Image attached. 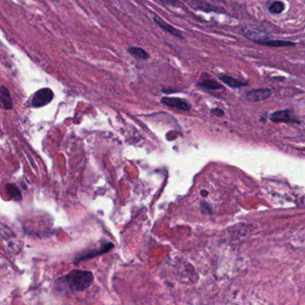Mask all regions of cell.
<instances>
[{"instance_id": "1", "label": "cell", "mask_w": 305, "mask_h": 305, "mask_svg": "<svg viewBox=\"0 0 305 305\" xmlns=\"http://www.w3.org/2000/svg\"><path fill=\"white\" fill-rule=\"evenodd\" d=\"M63 279L70 290L81 292L90 287L93 281V275L85 270H73Z\"/></svg>"}, {"instance_id": "2", "label": "cell", "mask_w": 305, "mask_h": 305, "mask_svg": "<svg viewBox=\"0 0 305 305\" xmlns=\"http://www.w3.org/2000/svg\"><path fill=\"white\" fill-rule=\"evenodd\" d=\"M54 98V92L50 88H43L37 90L31 99V104L34 108H41L52 101Z\"/></svg>"}, {"instance_id": "3", "label": "cell", "mask_w": 305, "mask_h": 305, "mask_svg": "<svg viewBox=\"0 0 305 305\" xmlns=\"http://www.w3.org/2000/svg\"><path fill=\"white\" fill-rule=\"evenodd\" d=\"M160 102L164 105H166L167 107L177 108L180 110H185L186 111V110L191 109V105L188 101L184 99H180V98L164 97L160 99Z\"/></svg>"}, {"instance_id": "4", "label": "cell", "mask_w": 305, "mask_h": 305, "mask_svg": "<svg viewBox=\"0 0 305 305\" xmlns=\"http://www.w3.org/2000/svg\"><path fill=\"white\" fill-rule=\"evenodd\" d=\"M270 120L275 123H291V124L300 123L298 118L295 117L290 110H281L274 112L270 116Z\"/></svg>"}, {"instance_id": "5", "label": "cell", "mask_w": 305, "mask_h": 305, "mask_svg": "<svg viewBox=\"0 0 305 305\" xmlns=\"http://www.w3.org/2000/svg\"><path fill=\"white\" fill-rule=\"evenodd\" d=\"M242 32L247 39L260 45L269 40V34L260 30H244Z\"/></svg>"}, {"instance_id": "6", "label": "cell", "mask_w": 305, "mask_h": 305, "mask_svg": "<svg viewBox=\"0 0 305 305\" xmlns=\"http://www.w3.org/2000/svg\"><path fill=\"white\" fill-rule=\"evenodd\" d=\"M272 95V90L269 89H259V90H251L246 93V99L249 101L258 102L265 99H269Z\"/></svg>"}, {"instance_id": "7", "label": "cell", "mask_w": 305, "mask_h": 305, "mask_svg": "<svg viewBox=\"0 0 305 305\" xmlns=\"http://www.w3.org/2000/svg\"><path fill=\"white\" fill-rule=\"evenodd\" d=\"M153 20H154V22L155 23L157 24L158 27L162 29L163 31H165V32H168V33H170L172 35H174V36L176 37V38H178V39H184V37H183V34L181 33L179 30H177V29H175V27H173L172 25L170 24H168V23H166L165 21H163L160 17H158L157 15H155V16H153Z\"/></svg>"}, {"instance_id": "8", "label": "cell", "mask_w": 305, "mask_h": 305, "mask_svg": "<svg viewBox=\"0 0 305 305\" xmlns=\"http://www.w3.org/2000/svg\"><path fill=\"white\" fill-rule=\"evenodd\" d=\"M113 247H114V244L111 242H108L107 244H105L103 247H101L99 250H94V251H90V252L85 253L83 255L78 256L76 259L75 260V264H77L79 261H81V260H89V259H91V258L96 257V256L103 254L105 252L111 250Z\"/></svg>"}, {"instance_id": "9", "label": "cell", "mask_w": 305, "mask_h": 305, "mask_svg": "<svg viewBox=\"0 0 305 305\" xmlns=\"http://www.w3.org/2000/svg\"><path fill=\"white\" fill-rule=\"evenodd\" d=\"M219 79L222 82H224L225 84L233 88V89H237V88H242L244 86H247L249 83L247 81H239L237 79H234L233 77L229 76L227 75H219Z\"/></svg>"}, {"instance_id": "10", "label": "cell", "mask_w": 305, "mask_h": 305, "mask_svg": "<svg viewBox=\"0 0 305 305\" xmlns=\"http://www.w3.org/2000/svg\"><path fill=\"white\" fill-rule=\"evenodd\" d=\"M0 99L2 102V106L5 109H11L13 108V102L10 96L8 89L5 86L2 85L0 88Z\"/></svg>"}, {"instance_id": "11", "label": "cell", "mask_w": 305, "mask_h": 305, "mask_svg": "<svg viewBox=\"0 0 305 305\" xmlns=\"http://www.w3.org/2000/svg\"><path fill=\"white\" fill-rule=\"evenodd\" d=\"M198 86L202 87L203 89L210 90H220L223 88V86L220 82L213 80V79H204L198 83Z\"/></svg>"}, {"instance_id": "12", "label": "cell", "mask_w": 305, "mask_h": 305, "mask_svg": "<svg viewBox=\"0 0 305 305\" xmlns=\"http://www.w3.org/2000/svg\"><path fill=\"white\" fill-rule=\"evenodd\" d=\"M127 51L133 57H135L136 59H141V60H147L150 58V55L147 53V51L144 50V49H142V48H139V47H129L127 49Z\"/></svg>"}, {"instance_id": "13", "label": "cell", "mask_w": 305, "mask_h": 305, "mask_svg": "<svg viewBox=\"0 0 305 305\" xmlns=\"http://www.w3.org/2000/svg\"><path fill=\"white\" fill-rule=\"evenodd\" d=\"M284 10H285V4L283 3L282 1H279V0L274 1L273 3H271L269 5V11L270 14H281Z\"/></svg>"}, {"instance_id": "14", "label": "cell", "mask_w": 305, "mask_h": 305, "mask_svg": "<svg viewBox=\"0 0 305 305\" xmlns=\"http://www.w3.org/2000/svg\"><path fill=\"white\" fill-rule=\"evenodd\" d=\"M262 45L269 46V47H294L296 46L295 42L287 41H276V40H269L264 42Z\"/></svg>"}, {"instance_id": "15", "label": "cell", "mask_w": 305, "mask_h": 305, "mask_svg": "<svg viewBox=\"0 0 305 305\" xmlns=\"http://www.w3.org/2000/svg\"><path fill=\"white\" fill-rule=\"evenodd\" d=\"M6 190L9 193L10 196L12 198H14L15 201H20L21 198H22V194L20 193L19 189L13 184H8L6 185Z\"/></svg>"}, {"instance_id": "16", "label": "cell", "mask_w": 305, "mask_h": 305, "mask_svg": "<svg viewBox=\"0 0 305 305\" xmlns=\"http://www.w3.org/2000/svg\"><path fill=\"white\" fill-rule=\"evenodd\" d=\"M157 1L162 3L163 5L174 6V7H178L180 5L179 1H178V0H157Z\"/></svg>"}, {"instance_id": "17", "label": "cell", "mask_w": 305, "mask_h": 305, "mask_svg": "<svg viewBox=\"0 0 305 305\" xmlns=\"http://www.w3.org/2000/svg\"><path fill=\"white\" fill-rule=\"evenodd\" d=\"M211 113L214 114L216 116H218V117H222L224 115V111L220 108H214V109L211 110Z\"/></svg>"}, {"instance_id": "18", "label": "cell", "mask_w": 305, "mask_h": 305, "mask_svg": "<svg viewBox=\"0 0 305 305\" xmlns=\"http://www.w3.org/2000/svg\"><path fill=\"white\" fill-rule=\"evenodd\" d=\"M202 193V196H207V195H208V193H207L205 190H202V193Z\"/></svg>"}]
</instances>
